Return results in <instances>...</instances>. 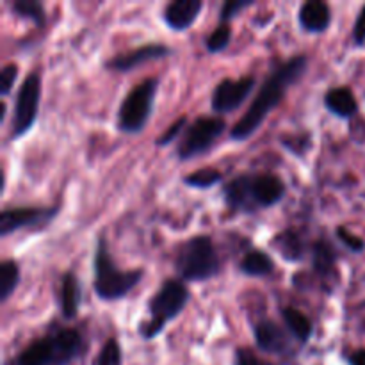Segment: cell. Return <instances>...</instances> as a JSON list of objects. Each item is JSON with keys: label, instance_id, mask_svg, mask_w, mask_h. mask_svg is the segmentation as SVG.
Instances as JSON below:
<instances>
[{"label": "cell", "instance_id": "cell-10", "mask_svg": "<svg viewBox=\"0 0 365 365\" xmlns=\"http://www.w3.org/2000/svg\"><path fill=\"white\" fill-rule=\"evenodd\" d=\"M61 212L59 205H21L0 210V237L29 228H45Z\"/></svg>", "mask_w": 365, "mask_h": 365}, {"label": "cell", "instance_id": "cell-1", "mask_svg": "<svg viewBox=\"0 0 365 365\" xmlns=\"http://www.w3.org/2000/svg\"><path fill=\"white\" fill-rule=\"evenodd\" d=\"M307 70H309V57L305 53H296L289 59L277 61L267 71L246 113L230 128L228 138L235 143L248 141L255 132H259L267 116L284 102L292 86L305 77Z\"/></svg>", "mask_w": 365, "mask_h": 365}, {"label": "cell", "instance_id": "cell-18", "mask_svg": "<svg viewBox=\"0 0 365 365\" xmlns=\"http://www.w3.org/2000/svg\"><path fill=\"white\" fill-rule=\"evenodd\" d=\"M334 14L324 0H305L298 9V24L309 34H323L331 27Z\"/></svg>", "mask_w": 365, "mask_h": 365}, {"label": "cell", "instance_id": "cell-5", "mask_svg": "<svg viewBox=\"0 0 365 365\" xmlns=\"http://www.w3.org/2000/svg\"><path fill=\"white\" fill-rule=\"evenodd\" d=\"M191 299V291L180 278H166L160 287L146 302V317L138 327V334L143 341H153L159 337L171 321L177 319Z\"/></svg>", "mask_w": 365, "mask_h": 365}, {"label": "cell", "instance_id": "cell-14", "mask_svg": "<svg viewBox=\"0 0 365 365\" xmlns=\"http://www.w3.org/2000/svg\"><path fill=\"white\" fill-rule=\"evenodd\" d=\"M82 299H84V291H82L81 278L73 269L64 271L59 278V285H57V303H59L61 317L64 321L77 319Z\"/></svg>", "mask_w": 365, "mask_h": 365}, {"label": "cell", "instance_id": "cell-34", "mask_svg": "<svg viewBox=\"0 0 365 365\" xmlns=\"http://www.w3.org/2000/svg\"><path fill=\"white\" fill-rule=\"evenodd\" d=\"M344 360L348 365H365V348L353 349V351L346 353Z\"/></svg>", "mask_w": 365, "mask_h": 365}, {"label": "cell", "instance_id": "cell-6", "mask_svg": "<svg viewBox=\"0 0 365 365\" xmlns=\"http://www.w3.org/2000/svg\"><path fill=\"white\" fill-rule=\"evenodd\" d=\"M173 267L185 284H203L220 277L223 260L217 253L214 239L207 234L192 235L180 242L175 252Z\"/></svg>", "mask_w": 365, "mask_h": 365}, {"label": "cell", "instance_id": "cell-15", "mask_svg": "<svg viewBox=\"0 0 365 365\" xmlns=\"http://www.w3.org/2000/svg\"><path fill=\"white\" fill-rule=\"evenodd\" d=\"M310 260H312V271L324 282V284H335L339 278L337 260L339 250L328 237H317L310 245Z\"/></svg>", "mask_w": 365, "mask_h": 365}, {"label": "cell", "instance_id": "cell-33", "mask_svg": "<svg viewBox=\"0 0 365 365\" xmlns=\"http://www.w3.org/2000/svg\"><path fill=\"white\" fill-rule=\"evenodd\" d=\"M351 38H353V45L355 46L365 45V4L362 6V9H360L359 16H356L355 25H353Z\"/></svg>", "mask_w": 365, "mask_h": 365}, {"label": "cell", "instance_id": "cell-19", "mask_svg": "<svg viewBox=\"0 0 365 365\" xmlns=\"http://www.w3.org/2000/svg\"><path fill=\"white\" fill-rule=\"evenodd\" d=\"M323 103L328 113L341 118V120H351L360 109L355 93L348 86H335V88L328 89L323 96Z\"/></svg>", "mask_w": 365, "mask_h": 365}, {"label": "cell", "instance_id": "cell-11", "mask_svg": "<svg viewBox=\"0 0 365 365\" xmlns=\"http://www.w3.org/2000/svg\"><path fill=\"white\" fill-rule=\"evenodd\" d=\"M257 88L255 75H242L237 78H223L217 82L210 95V109L216 116L232 114L241 109Z\"/></svg>", "mask_w": 365, "mask_h": 365}, {"label": "cell", "instance_id": "cell-26", "mask_svg": "<svg viewBox=\"0 0 365 365\" xmlns=\"http://www.w3.org/2000/svg\"><path fill=\"white\" fill-rule=\"evenodd\" d=\"M93 365H123V349L116 337H109L103 342Z\"/></svg>", "mask_w": 365, "mask_h": 365}, {"label": "cell", "instance_id": "cell-3", "mask_svg": "<svg viewBox=\"0 0 365 365\" xmlns=\"http://www.w3.org/2000/svg\"><path fill=\"white\" fill-rule=\"evenodd\" d=\"M287 195L284 178L271 171L235 175L221 185L225 207L230 214L253 216L260 210L278 205Z\"/></svg>", "mask_w": 365, "mask_h": 365}, {"label": "cell", "instance_id": "cell-23", "mask_svg": "<svg viewBox=\"0 0 365 365\" xmlns=\"http://www.w3.org/2000/svg\"><path fill=\"white\" fill-rule=\"evenodd\" d=\"M21 280L20 264L14 259H4L0 262V303H7V299L14 294Z\"/></svg>", "mask_w": 365, "mask_h": 365}, {"label": "cell", "instance_id": "cell-28", "mask_svg": "<svg viewBox=\"0 0 365 365\" xmlns=\"http://www.w3.org/2000/svg\"><path fill=\"white\" fill-rule=\"evenodd\" d=\"M255 0H225L220 9V24H230L242 11L255 6Z\"/></svg>", "mask_w": 365, "mask_h": 365}, {"label": "cell", "instance_id": "cell-17", "mask_svg": "<svg viewBox=\"0 0 365 365\" xmlns=\"http://www.w3.org/2000/svg\"><path fill=\"white\" fill-rule=\"evenodd\" d=\"M203 7V0H175L164 6L163 21L171 31L184 32L196 24Z\"/></svg>", "mask_w": 365, "mask_h": 365}, {"label": "cell", "instance_id": "cell-12", "mask_svg": "<svg viewBox=\"0 0 365 365\" xmlns=\"http://www.w3.org/2000/svg\"><path fill=\"white\" fill-rule=\"evenodd\" d=\"M252 334L257 349L266 355L289 356L294 353L296 341L291 337L287 328L269 317H260L257 323H253Z\"/></svg>", "mask_w": 365, "mask_h": 365}, {"label": "cell", "instance_id": "cell-25", "mask_svg": "<svg viewBox=\"0 0 365 365\" xmlns=\"http://www.w3.org/2000/svg\"><path fill=\"white\" fill-rule=\"evenodd\" d=\"M234 38V29L230 24H220L209 36L205 38L203 45L209 53H221L230 46Z\"/></svg>", "mask_w": 365, "mask_h": 365}, {"label": "cell", "instance_id": "cell-7", "mask_svg": "<svg viewBox=\"0 0 365 365\" xmlns=\"http://www.w3.org/2000/svg\"><path fill=\"white\" fill-rule=\"evenodd\" d=\"M159 78L146 77L139 81L121 100L116 114V128L121 134H141L152 118Z\"/></svg>", "mask_w": 365, "mask_h": 365}, {"label": "cell", "instance_id": "cell-9", "mask_svg": "<svg viewBox=\"0 0 365 365\" xmlns=\"http://www.w3.org/2000/svg\"><path fill=\"white\" fill-rule=\"evenodd\" d=\"M41 103V75L31 71L20 82L14 95L13 116L9 125V141H18L34 127Z\"/></svg>", "mask_w": 365, "mask_h": 365}, {"label": "cell", "instance_id": "cell-8", "mask_svg": "<svg viewBox=\"0 0 365 365\" xmlns=\"http://www.w3.org/2000/svg\"><path fill=\"white\" fill-rule=\"evenodd\" d=\"M227 130L228 123L223 116L203 114V116L195 118L187 125L182 138L178 139L175 155H177L180 163L198 159V157L209 153Z\"/></svg>", "mask_w": 365, "mask_h": 365}, {"label": "cell", "instance_id": "cell-21", "mask_svg": "<svg viewBox=\"0 0 365 365\" xmlns=\"http://www.w3.org/2000/svg\"><path fill=\"white\" fill-rule=\"evenodd\" d=\"M239 273L250 278H264L271 277L277 269L273 257L260 248H252L241 257L237 264Z\"/></svg>", "mask_w": 365, "mask_h": 365}, {"label": "cell", "instance_id": "cell-30", "mask_svg": "<svg viewBox=\"0 0 365 365\" xmlns=\"http://www.w3.org/2000/svg\"><path fill=\"white\" fill-rule=\"evenodd\" d=\"M232 362H234V365H274L269 360L262 359L252 348H246V346H237L234 349V359H232Z\"/></svg>", "mask_w": 365, "mask_h": 365}, {"label": "cell", "instance_id": "cell-13", "mask_svg": "<svg viewBox=\"0 0 365 365\" xmlns=\"http://www.w3.org/2000/svg\"><path fill=\"white\" fill-rule=\"evenodd\" d=\"M173 53V50L168 45L160 41H150L145 45H139L135 48L127 50V52L116 53V56L109 57L103 63V68L109 71H116V73H128V71L135 70V68L143 66L152 61L166 59Z\"/></svg>", "mask_w": 365, "mask_h": 365}, {"label": "cell", "instance_id": "cell-20", "mask_svg": "<svg viewBox=\"0 0 365 365\" xmlns=\"http://www.w3.org/2000/svg\"><path fill=\"white\" fill-rule=\"evenodd\" d=\"M280 317L284 321V327L291 334L298 346H307L314 335V324L305 312H302L296 307H282Z\"/></svg>", "mask_w": 365, "mask_h": 365}, {"label": "cell", "instance_id": "cell-27", "mask_svg": "<svg viewBox=\"0 0 365 365\" xmlns=\"http://www.w3.org/2000/svg\"><path fill=\"white\" fill-rule=\"evenodd\" d=\"M189 123H191V121H189L187 114H182V116H178L177 120H175L173 123H171L170 127H168L166 130H164L163 134L155 139V145L160 146V148H164V146H170L171 143L178 141V139L182 138V134L185 132V128H187Z\"/></svg>", "mask_w": 365, "mask_h": 365}, {"label": "cell", "instance_id": "cell-22", "mask_svg": "<svg viewBox=\"0 0 365 365\" xmlns=\"http://www.w3.org/2000/svg\"><path fill=\"white\" fill-rule=\"evenodd\" d=\"M7 7L13 16L32 21L38 29H43L46 25L45 4L39 0H9Z\"/></svg>", "mask_w": 365, "mask_h": 365}, {"label": "cell", "instance_id": "cell-31", "mask_svg": "<svg viewBox=\"0 0 365 365\" xmlns=\"http://www.w3.org/2000/svg\"><path fill=\"white\" fill-rule=\"evenodd\" d=\"M18 71H20V68L14 63L6 64V66H2V70H0V95H2V98L9 96L11 91H13L14 82H16L18 78Z\"/></svg>", "mask_w": 365, "mask_h": 365}, {"label": "cell", "instance_id": "cell-24", "mask_svg": "<svg viewBox=\"0 0 365 365\" xmlns=\"http://www.w3.org/2000/svg\"><path fill=\"white\" fill-rule=\"evenodd\" d=\"M225 175L223 171L217 168H200V170L191 171L182 178V184L189 189H200V191H207L216 185L223 184Z\"/></svg>", "mask_w": 365, "mask_h": 365}, {"label": "cell", "instance_id": "cell-2", "mask_svg": "<svg viewBox=\"0 0 365 365\" xmlns=\"http://www.w3.org/2000/svg\"><path fill=\"white\" fill-rule=\"evenodd\" d=\"M88 349V337L81 328L52 323L4 365H73Z\"/></svg>", "mask_w": 365, "mask_h": 365}, {"label": "cell", "instance_id": "cell-32", "mask_svg": "<svg viewBox=\"0 0 365 365\" xmlns=\"http://www.w3.org/2000/svg\"><path fill=\"white\" fill-rule=\"evenodd\" d=\"M282 141V146L284 148H287L289 152L294 153V155H305L307 150L310 148V135L305 134V135H285V138L280 139Z\"/></svg>", "mask_w": 365, "mask_h": 365}, {"label": "cell", "instance_id": "cell-29", "mask_svg": "<svg viewBox=\"0 0 365 365\" xmlns=\"http://www.w3.org/2000/svg\"><path fill=\"white\" fill-rule=\"evenodd\" d=\"M335 237H337V241L341 242L342 246H346V248H348L351 253H356V255H359V253L365 252L364 239L360 237V235L353 234L348 227L335 228Z\"/></svg>", "mask_w": 365, "mask_h": 365}, {"label": "cell", "instance_id": "cell-16", "mask_svg": "<svg viewBox=\"0 0 365 365\" xmlns=\"http://www.w3.org/2000/svg\"><path fill=\"white\" fill-rule=\"evenodd\" d=\"M310 245L303 232L296 228H284L269 239V246L285 260V262H302L310 257Z\"/></svg>", "mask_w": 365, "mask_h": 365}, {"label": "cell", "instance_id": "cell-4", "mask_svg": "<svg viewBox=\"0 0 365 365\" xmlns=\"http://www.w3.org/2000/svg\"><path fill=\"white\" fill-rule=\"evenodd\" d=\"M145 278V269H121L109 252L106 235L100 234L93 252V291L100 302H120Z\"/></svg>", "mask_w": 365, "mask_h": 365}]
</instances>
